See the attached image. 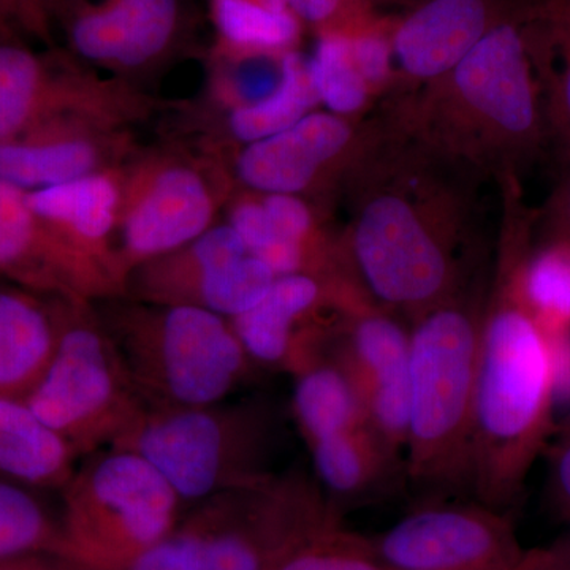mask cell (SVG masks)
Returning <instances> with one entry per match:
<instances>
[{
  "label": "cell",
  "mask_w": 570,
  "mask_h": 570,
  "mask_svg": "<svg viewBox=\"0 0 570 570\" xmlns=\"http://www.w3.org/2000/svg\"><path fill=\"white\" fill-rule=\"evenodd\" d=\"M523 236L504 250L497 291L480 322L471 491L491 509L523 497L553 431L558 343L528 309L519 284Z\"/></svg>",
  "instance_id": "obj_1"
},
{
  "label": "cell",
  "mask_w": 570,
  "mask_h": 570,
  "mask_svg": "<svg viewBox=\"0 0 570 570\" xmlns=\"http://www.w3.org/2000/svg\"><path fill=\"white\" fill-rule=\"evenodd\" d=\"M480 322L459 294L411 328L404 474L434 501L471 491Z\"/></svg>",
  "instance_id": "obj_2"
},
{
  "label": "cell",
  "mask_w": 570,
  "mask_h": 570,
  "mask_svg": "<svg viewBox=\"0 0 570 570\" xmlns=\"http://www.w3.org/2000/svg\"><path fill=\"white\" fill-rule=\"evenodd\" d=\"M126 306L99 317L148 411L228 400L255 367L230 321L190 305Z\"/></svg>",
  "instance_id": "obj_3"
},
{
  "label": "cell",
  "mask_w": 570,
  "mask_h": 570,
  "mask_svg": "<svg viewBox=\"0 0 570 570\" xmlns=\"http://www.w3.org/2000/svg\"><path fill=\"white\" fill-rule=\"evenodd\" d=\"M276 442L275 409L247 397L146 411L112 449L140 455L170 483L183 505H195L275 475Z\"/></svg>",
  "instance_id": "obj_4"
},
{
  "label": "cell",
  "mask_w": 570,
  "mask_h": 570,
  "mask_svg": "<svg viewBox=\"0 0 570 570\" xmlns=\"http://www.w3.org/2000/svg\"><path fill=\"white\" fill-rule=\"evenodd\" d=\"M61 493L55 553L81 570H130L181 520L170 483L129 450L86 456Z\"/></svg>",
  "instance_id": "obj_5"
},
{
  "label": "cell",
  "mask_w": 570,
  "mask_h": 570,
  "mask_svg": "<svg viewBox=\"0 0 570 570\" xmlns=\"http://www.w3.org/2000/svg\"><path fill=\"white\" fill-rule=\"evenodd\" d=\"M456 234L403 189H379L360 205L348 242L356 285L387 311L417 317L460 294Z\"/></svg>",
  "instance_id": "obj_6"
},
{
  "label": "cell",
  "mask_w": 570,
  "mask_h": 570,
  "mask_svg": "<svg viewBox=\"0 0 570 570\" xmlns=\"http://www.w3.org/2000/svg\"><path fill=\"white\" fill-rule=\"evenodd\" d=\"M88 303L63 306L47 370L22 400L78 460L110 449L148 409Z\"/></svg>",
  "instance_id": "obj_7"
},
{
  "label": "cell",
  "mask_w": 570,
  "mask_h": 570,
  "mask_svg": "<svg viewBox=\"0 0 570 570\" xmlns=\"http://www.w3.org/2000/svg\"><path fill=\"white\" fill-rule=\"evenodd\" d=\"M335 519L341 510L316 478L291 469L198 502L179 528L198 570H268L292 543Z\"/></svg>",
  "instance_id": "obj_8"
},
{
  "label": "cell",
  "mask_w": 570,
  "mask_h": 570,
  "mask_svg": "<svg viewBox=\"0 0 570 570\" xmlns=\"http://www.w3.org/2000/svg\"><path fill=\"white\" fill-rule=\"evenodd\" d=\"M538 0L498 22L442 78L452 119L485 140V148L508 164L530 157L546 138L538 70L528 20Z\"/></svg>",
  "instance_id": "obj_9"
},
{
  "label": "cell",
  "mask_w": 570,
  "mask_h": 570,
  "mask_svg": "<svg viewBox=\"0 0 570 570\" xmlns=\"http://www.w3.org/2000/svg\"><path fill=\"white\" fill-rule=\"evenodd\" d=\"M370 539L393 570H519L524 554L508 513L479 501L431 502Z\"/></svg>",
  "instance_id": "obj_10"
},
{
  "label": "cell",
  "mask_w": 570,
  "mask_h": 570,
  "mask_svg": "<svg viewBox=\"0 0 570 570\" xmlns=\"http://www.w3.org/2000/svg\"><path fill=\"white\" fill-rule=\"evenodd\" d=\"M365 298L344 277L277 276L264 298L230 324L255 367L295 376L326 348V337L311 317L324 305L346 313Z\"/></svg>",
  "instance_id": "obj_11"
},
{
  "label": "cell",
  "mask_w": 570,
  "mask_h": 570,
  "mask_svg": "<svg viewBox=\"0 0 570 570\" xmlns=\"http://www.w3.org/2000/svg\"><path fill=\"white\" fill-rule=\"evenodd\" d=\"M344 317L335 346L362 393L366 425L404 463L411 330L367 302Z\"/></svg>",
  "instance_id": "obj_12"
},
{
  "label": "cell",
  "mask_w": 570,
  "mask_h": 570,
  "mask_svg": "<svg viewBox=\"0 0 570 570\" xmlns=\"http://www.w3.org/2000/svg\"><path fill=\"white\" fill-rule=\"evenodd\" d=\"M532 0H422L392 22L393 58L409 78L441 81L491 28Z\"/></svg>",
  "instance_id": "obj_13"
},
{
  "label": "cell",
  "mask_w": 570,
  "mask_h": 570,
  "mask_svg": "<svg viewBox=\"0 0 570 570\" xmlns=\"http://www.w3.org/2000/svg\"><path fill=\"white\" fill-rule=\"evenodd\" d=\"M0 276L36 294L88 303L97 281L33 213L28 193L0 181Z\"/></svg>",
  "instance_id": "obj_14"
},
{
  "label": "cell",
  "mask_w": 570,
  "mask_h": 570,
  "mask_svg": "<svg viewBox=\"0 0 570 570\" xmlns=\"http://www.w3.org/2000/svg\"><path fill=\"white\" fill-rule=\"evenodd\" d=\"M213 213L212 195L197 171L186 167L160 171L124 220L121 264L127 277L204 235Z\"/></svg>",
  "instance_id": "obj_15"
},
{
  "label": "cell",
  "mask_w": 570,
  "mask_h": 570,
  "mask_svg": "<svg viewBox=\"0 0 570 570\" xmlns=\"http://www.w3.org/2000/svg\"><path fill=\"white\" fill-rule=\"evenodd\" d=\"M354 130L346 118L311 111L283 132L249 142L236 160L239 179L264 194L296 195L347 151Z\"/></svg>",
  "instance_id": "obj_16"
},
{
  "label": "cell",
  "mask_w": 570,
  "mask_h": 570,
  "mask_svg": "<svg viewBox=\"0 0 570 570\" xmlns=\"http://www.w3.org/2000/svg\"><path fill=\"white\" fill-rule=\"evenodd\" d=\"M179 0H107L75 14L71 50L88 61L135 69L160 58L176 39Z\"/></svg>",
  "instance_id": "obj_17"
},
{
  "label": "cell",
  "mask_w": 570,
  "mask_h": 570,
  "mask_svg": "<svg viewBox=\"0 0 570 570\" xmlns=\"http://www.w3.org/2000/svg\"><path fill=\"white\" fill-rule=\"evenodd\" d=\"M66 299L18 287H0V396L24 397L47 370Z\"/></svg>",
  "instance_id": "obj_18"
},
{
  "label": "cell",
  "mask_w": 570,
  "mask_h": 570,
  "mask_svg": "<svg viewBox=\"0 0 570 570\" xmlns=\"http://www.w3.org/2000/svg\"><path fill=\"white\" fill-rule=\"evenodd\" d=\"M78 456L20 397L0 396V478L33 490L61 491Z\"/></svg>",
  "instance_id": "obj_19"
},
{
  "label": "cell",
  "mask_w": 570,
  "mask_h": 570,
  "mask_svg": "<svg viewBox=\"0 0 570 570\" xmlns=\"http://www.w3.org/2000/svg\"><path fill=\"white\" fill-rule=\"evenodd\" d=\"M99 163V148L56 118L0 145V181L33 193L97 174Z\"/></svg>",
  "instance_id": "obj_20"
},
{
  "label": "cell",
  "mask_w": 570,
  "mask_h": 570,
  "mask_svg": "<svg viewBox=\"0 0 570 570\" xmlns=\"http://www.w3.org/2000/svg\"><path fill=\"white\" fill-rule=\"evenodd\" d=\"M307 449L314 478L340 510L384 491L401 463L367 425L322 439Z\"/></svg>",
  "instance_id": "obj_21"
},
{
  "label": "cell",
  "mask_w": 570,
  "mask_h": 570,
  "mask_svg": "<svg viewBox=\"0 0 570 570\" xmlns=\"http://www.w3.org/2000/svg\"><path fill=\"white\" fill-rule=\"evenodd\" d=\"M292 409L307 445L366 425L362 393L336 346L295 374Z\"/></svg>",
  "instance_id": "obj_22"
},
{
  "label": "cell",
  "mask_w": 570,
  "mask_h": 570,
  "mask_svg": "<svg viewBox=\"0 0 570 570\" xmlns=\"http://www.w3.org/2000/svg\"><path fill=\"white\" fill-rule=\"evenodd\" d=\"M63 91L36 52L0 41V145L59 118Z\"/></svg>",
  "instance_id": "obj_23"
},
{
  "label": "cell",
  "mask_w": 570,
  "mask_h": 570,
  "mask_svg": "<svg viewBox=\"0 0 570 570\" xmlns=\"http://www.w3.org/2000/svg\"><path fill=\"white\" fill-rule=\"evenodd\" d=\"M538 77L547 85L542 100L549 126L570 164V14L564 0H542L528 21Z\"/></svg>",
  "instance_id": "obj_24"
},
{
  "label": "cell",
  "mask_w": 570,
  "mask_h": 570,
  "mask_svg": "<svg viewBox=\"0 0 570 570\" xmlns=\"http://www.w3.org/2000/svg\"><path fill=\"white\" fill-rule=\"evenodd\" d=\"M279 81L272 92L255 102L238 105L228 124L238 140H264L294 126L318 104L309 62L299 52L288 51L279 58Z\"/></svg>",
  "instance_id": "obj_25"
},
{
  "label": "cell",
  "mask_w": 570,
  "mask_h": 570,
  "mask_svg": "<svg viewBox=\"0 0 570 570\" xmlns=\"http://www.w3.org/2000/svg\"><path fill=\"white\" fill-rule=\"evenodd\" d=\"M521 296L551 340L570 335V236L551 234L538 249L524 250L519 268Z\"/></svg>",
  "instance_id": "obj_26"
},
{
  "label": "cell",
  "mask_w": 570,
  "mask_h": 570,
  "mask_svg": "<svg viewBox=\"0 0 570 570\" xmlns=\"http://www.w3.org/2000/svg\"><path fill=\"white\" fill-rule=\"evenodd\" d=\"M220 37L238 52L279 55L294 51L302 22L287 10L269 9L258 0H213Z\"/></svg>",
  "instance_id": "obj_27"
},
{
  "label": "cell",
  "mask_w": 570,
  "mask_h": 570,
  "mask_svg": "<svg viewBox=\"0 0 570 570\" xmlns=\"http://www.w3.org/2000/svg\"><path fill=\"white\" fill-rule=\"evenodd\" d=\"M37 491L0 478V561L33 553H55L59 519Z\"/></svg>",
  "instance_id": "obj_28"
},
{
  "label": "cell",
  "mask_w": 570,
  "mask_h": 570,
  "mask_svg": "<svg viewBox=\"0 0 570 570\" xmlns=\"http://www.w3.org/2000/svg\"><path fill=\"white\" fill-rule=\"evenodd\" d=\"M268 570H393L381 561L370 538L328 521L296 540Z\"/></svg>",
  "instance_id": "obj_29"
},
{
  "label": "cell",
  "mask_w": 570,
  "mask_h": 570,
  "mask_svg": "<svg viewBox=\"0 0 570 570\" xmlns=\"http://www.w3.org/2000/svg\"><path fill=\"white\" fill-rule=\"evenodd\" d=\"M307 62L318 104L326 111L347 118L365 108L371 89L356 69L346 32L318 33Z\"/></svg>",
  "instance_id": "obj_30"
},
{
  "label": "cell",
  "mask_w": 570,
  "mask_h": 570,
  "mask_svg": "<svg viewBox=\"0 0 570 570\" xmlns=\"http://www.w3.org/2000/svg\"><path fill=\"white\" fill-rule=\"evenodd\" d=\"M269 9L287 10L318 33L351 32L374 17L370 0H258Z\"/></svg>",
  "instance_id": "obj_31"
},
{
  "label": "cell",
  "mask_w": 570,
  "mask_h": 570,
  "mask_svg": "<svg viewBox=\"0 0 570 570\" xmlns=\"http://www.w3.org/2000/svg\"><path fill=\"white\" fill-rule=\"evenodd\" d=\"M392 21L374 14L354 31L346 32L351 43L352 58L363 80L373 89L381 88L392 77L393 48Z\"/></svg>",
  "instance_id": "obj_32"
},
{
  "label": "cell",
  "mask_w": 570,
  "mask_h": 570,
  "mask_svg": "<svg viewBox=\"0 0 570 570\" xmlns=\"http://www.w3.org/2000/svg\"><path fill=\"white\" fill-rule=\"evenodd\" d=\"M130 570H198L193 543L181 528L142 553Z\"/></svg>",
  "instance_id": "obj_33"
},
{
  "label": "cell",
  "mask_w": 570,
  "mask_h": 570,
  "mask_svg": "<svg viewBox=\"0 0 570 570\" xmlns=\"http://www.w3.org/2000/svg\"><path fill=\"white\" fill-rule=\"evenodd\" d=\"M550 497L558 512L570 520V433L551 455Z\"/></svg>",
  "instance_id": "obj_34"
},
{
  "label": "cell",
  "mask_w": 570,
  "mask_h": 570,
  "mask_svg": "<svg viewBox=\"0 0 570 570\" xmlns=\"http://www.w3.org/2000/svg\"><path fill=\"white\" fill-rule=\"evenodd\" d=\"M519 570H570V527L547 546L524 550Z\"/></svg>",
  "instance_id": "obj_35"
},
{
  "label": "cell",
  "mask_w": 570,
  "mask_h": 570,
  "mask_svg": "<svg viewBox=\"0 0 570 570\" xmlns=\"http://www.w3.org/2000/svg\"><path fill=\"white\" fill-rule=\"evenodd\" d=\"M0 570H81L56 553H33L0 561Z\"/></svg>",
  "instance_id": "obj_36"
},
{
  "label": "cell",
  "mask_w": 570,
  "mask_h": 570,
  "mask_svg": "<svg viewBox=\"0 0 570 570\" xmlns=\"http://www.w3.org/2000/svg\"><path fill=\"white\" fill-rule=\"evenodd\" d=\"M551 234L570 236V164L568 175L551 200Z\"/></svg>",
  "instance_id": "obj_37"
},
{
  "label": "cell",
  "mask_w": 570,
  "mask_h": 570,
  "mask_svg": "<svg viewBox=\"0 0 570 570\" xmlns=\"http://www.w3.org/2000/svg\"><path fill=\"white\" fill-rule=\"evenodd\" d=\"M39 0H0V28L28 17Z\"/></svg>",
  "instance_id": "obj_38"
},
{
  "label": "cell",
  "mask_w": 570,
  "mask_h": 570,
  "mask_svg": "<svg viewBox=\"0 0 570 570\" xmlns=\"http://www.w3.org/2000/svg\"><path fill=\"white\" fill-rule=\"evenodd\" d=\"M371 3L376 6H404L406 9H411L415 3L422 2V0H370Z\"/></svg>",
  "instance_id": "obj_39"
}]
</instances>
